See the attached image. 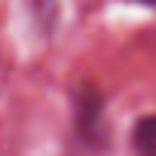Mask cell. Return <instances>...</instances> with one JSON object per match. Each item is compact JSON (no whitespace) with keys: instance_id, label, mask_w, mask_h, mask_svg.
Listing matches in <instances>:
<instances>
[{"instance_id":"obj_1","label":"cell","mask_w":156,"mask_h":156,"mask_svg":"<svg viewBox=\"0 0 156 156\" xmlns=\"http://www.w3.org/2000/svg\"><path fill=\"white\" fill-rule=\"evenodd\" d=\"M136 146L139 151H156V117H149V119H141L136 124Z\"/></svg>"}]
</instances>
